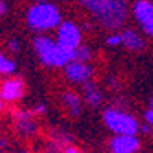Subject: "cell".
<instances>
[{
	"mask_svg": "<svg viewBox=\"0 0 153 153\" xmlns=\"http://www.w3.org/2000/svg\"><path fill=\"white\" fill-rule=\"evenodd\" d=\"M98 22L109 30H116L126 22L128 7L125 0H79Z\"/></svg>",
	"mask_w": 153,
	"mask_h": 153,
	"instance_id": "cell-1",
	"label": "cell"
},
{
	"mask_svg": "<svg viewBox=\"0 0 153 153\" xmlns=\"http://www.w3.org/2000/svg\"><path fill=\"white\" fill-rule=\"evenodd\" d=\"M34 49L45 66L62 68L74 61V51L64 49L57 42H54L45 36H39L34 39Z\"/></svg>",
	"mask_w": 153,
	"mask_h": 153,
	"instance_id": "cell-2",
	"label": "cell"
},
{
	"mask_svg": "<svg viewBox=\"0 0 153 153\" xmlns=\"http://www.w3.org/2000/svg\"><path fill=\"white\" fill-rule=\"evenodd\" d=\"M27 24L34 30H51V29L61 25V14L56 5L42 2L27 12Z\"/></svg>",
	"mask_w": 153,
	"mask_h": 153,
	"instance_id": "cell-3",
	"label": "cell"
},
{
	"mask_svg": "<svg viewBox=\"0 0 153 153\" xmlns=\"http://www.w3.org/2000/svg\"><path fill=\"white\" fill-rule=\"evenodd\" d=\"M103 121L116 135L135 136L136 131L140 130V125L135 118L120 111V109H106L103 114Z\"/></svg>",
	"mask_w": 153,
	"mask_h": 153,
	"instance_id": "cell-4",
	"label": "cell"
},
{
	"mask_svg": "<svg viewBox=\"0 0 153 153\" xmlns=\"http://www.w3.org/2000/svg\"><path fill=\"white\" fill-rule=\"evenodd\" d=\"M57 44L68 51H76L81 45V30L72 22H61L57 30Z\"/></svg>",
	"mask_w": 153,
	"mask_h": 153,
	"instance_id": "cell-5",
	"label": "cell"
},
{
	"mask_svg": "<svg viewBox=\"0 0 153 153\" xmlns=\"http://www.w3.org/2000/svg\"><path fill=\"white\" fill-rule=\"evenodd\" d=\"M133 15L140 27L148 36H153V2L150 0H136L133 5Z\"/></svg>",
	"mask_w": 153,
	"mask_h": 153,
	"instance_id": "cell-6",
	"label": "cell"
},
{
	"mask_svg": "<svg viewBox=\"0 0 153 153\" xmlns=\"http://www.w3.org/2000/svg\"><path fill=\"white\" fill-rule=\"evenodd\" d=\"M66 76L68 79H71L72 82H81L86 84L89 82V79L93 77V68L86 62H77V61H72L66 66Z\"/></svg>",
	"mask_w": 153,
	"mask_h": 153,
	"instance_id": "cell-7",
	"label": "cell"
},
{
	"mask_svg": "<svg viewBox=\"0 0 153 153\" xmlns=\"http://www.w3.org/2000/svg\"><path fill=\"white\" fill-rule=\"evenodd\" d=\"M0 94H2V99L5 101H17V99L22 98L24 94V81L20 77H9L5 79L0 86Z\"/></svg>",
	"mask_w": 153,
	"mask_h": 153,
	"instance_id": "cell-8",
	"label": "cell"
},
{
	"mask_svg": "<svg viewBox=\"0 0 153 153\" xmlns=\"http://www.w3.org/2000/svg\"><path fill=\"white\" fill-rule=\"evenodd\" d=\"M111 153H136L140 148V140L136 136L116 135L109 143Z\"/></svg>",
	"mask_w": 153,
	"mask_h": 153,
	"instance_id": "cell-9",
	"label": "cell"
},
{
	"mask_svg": "<svg viewBox=\"0 0 153 153\" xmlns=\"http://www.w3.org/2000/svg\"><path fill=\"white\" fill-rule=\"evenodd\" d=\"M121 44L126 45L130 51H143L145 49V41L131 29H126L121 34Z\"/></svg>",
	"mask_w": 153,
	"mask_h": 153,
	"instance_id": "cell-10",
	"label": "cell"
},
{
	"mask_svg": "<svg viewBox=\"0 0 153 153\" xmlns=\"http://www.w3.org/2000/svg\"><path fill=\"white\" fill-rule=\"evenodd\" d=\"M62 103L64 106L69 109L72 116H79L81 114V99L76 93H72V91H66L62 94Z\"/></svg>",
	"mask_w": 153,
	"mask_h": 153,
	"instance_id": "cell-11",
	"label": "cell"
},
{
	"mask_svg": "<svg viewBox=\"0 0 153 153\" xmlns=\"http://www.w3.org/2000/svg\"><path fill=\"white\" fill-rule=\"evenodd\" d=\"M82 91H84V99L91 104V106H99L103 96H101V91H99V88L94 82H86V84L82 86Z\"/></svg>",
	"mask_w": 153,
	"mask_h": 153,
	"instance_id": "cell-12",
	"label": "cell"
},
{
	"mask_svg": "<svg viewBox=\"0 0 153 153\" xmlns=\"http://www.w3.org/2000/svg\"><path fill=\"white\" fill-rule=\"evenodd\" d=\"M91 57H93V52H91V49L86 47V45H79V47L74 51V61H77V62H88Z\"/></svg>",
	"mask_w": 153,
	"mask_h": 153,
	"instance_id": "cell-13",
	"label": "cell"
},
{
	"mask_svg": "<svg viewBox=\"0 0 153 153\" xmlns=\"http://www.w3.org/2000/svg\"><path fill=\"white\" fill-rule=\"evenodd\" d=\"M15 71V64L7 59L4 54H0V74H12Z\"/></svg>",
	"mask_w": 153,
	"mask_h": 153,
	"instance_id": "cell-14",
	"label": "cell"
},
{
	"mask_svg": "<svg viewBox=\"0 0 153 153\" xmlns=\"http://www.w3.org/2000/svg\"><path fill=\"white\" fill-rule=\"evenodd\" d=\"M106 44L111 45V47H114V45H120V44H121V34H114V36H109L108 39H106Z\"/></svg>",
	"mask_w": 153,
	"mask_h": 153,
	"instance_id": "cell-15",
	"label": "cell"
},
{
	"mask_svg": "<svg viewBox=\"0 0 153 153\" xmlns=\"http://www.w3.org/2000/svg\"><path fill=\"white\" fill-rule=\"evenodd\" d=\"M145 120L148 121V125H152V126H153V108L150 109V111L145 113Z\"/></svg>",
	"mask_w": 153,
	"mask_h": 153,
	"instance_id": "cell-16",
	"label": "cell"
},
{
	"mask_svg": "<svg viewBox=\"0 0 153 153\" xmlns=\"http://www.w3.org/2000/svg\"><path fill=\"white\" fill-rule=\"evenodd\" d=\"M9 49H10V51H14V52H17V51H19V42L15 41V39L9 41Z\"/></svg>",
	"mask_w": 153,
	"mask_h": 153,
	"instance_id": "cell-17",
	"label": "cell"
},
{
	"mask_svg": "<svg viewBox=\"0 0 153 153\" xmlns=\"http://www.w3.org/2000/svg\"><path fill=\"white\" fill-rule=\"evenodd\" d=\"M62 153H84V152H81V150L76 148V146H68V148L64 150Z\"/></svg>",
	"mask_w": 153,
	"mask_h": 153,
	"instance_id": "cell-18",
	"label": "cell"
},
{
	"mask_svg": "<svg viewBox=\"0 0 153 153\" xmlns=\"http://www.w3.org/2000/svg\"><path fill=\"white\" fill-rule=\"evenodd\" d=\"M44 111H45L44 104H39V106H36V108H34V114H36V113H37V114H42Z\"/></svg>",
	"mask_w": 153,
	"mask_h": 153,
	"instance_id": "cell-19",
	"label": "cell"
},
{
	"mask_svg": "<svg viewBox=\"0 0 153 153\" xmlns=\"http://www.w3.org/2000/svg\"><path fill=\"white\" fill-rule=\"evenodd\" d=\"M7 12V5H5L4 0H0V15H4Z\"/></svg>",
	"mask_w": 153,
	"mask_h": 153,
	"instance_id": "cell-20",
	"label": "cell"
},
{
	"mask_svg": "<svg viewBox=\"0 0 153 153\" xmlns=\"http://www.w3.org/2000/svg\"><path fill=\"white\" fill-rule=\"evenodd\" d=\"M4 109V103H2V99H0V111Z\"/></svg>",
	"mask_w": 153,
	"mask_h": 153,
	"instance_id": "cell-21",
	"label": "cell"
},
{
	"mask_svg": "<svg viewBox=\"0 0 153 153\" xmlns=\"http://www.w3.org/2000/svg\"><path fill=\"white\" fill-rule=\"evenodd\" d=\"M37 2H39V4H42V2H44V0H37Z\"/></svg>",
	"mask_w": 153,
	"mask_h": 153,
	"instance_id": "cell-22",
	"label": "cell"
},
{
	"mask_svg": "<svg viewBox=\"0 0 153 153\" xmlns=\"http://www.w3.org/2000/svg\"><path fill=\"white\" fill-rule=\"evenodd\" d=\"M0 99H2V94H0Z\"/></svg>",
	"mask_w": 153,
	"mask_h": 153,
	"instance_id": "cell-23",
	"label": "cell"
},
{
	"mask_svg": "<svg viewBox=\"0 0 153 153\" xmlns=\"http://www.w3.org/2000/svg\"><path fill=\"white\" fill-rule=\"evenodd\" d=\"M152 104H153V99H152Z\"/></svg>",
	"mask_w": 153,
	"mask_h": 153,
	"instance_id": "cell-24",
	"label": "cell"
}]
</instances>
